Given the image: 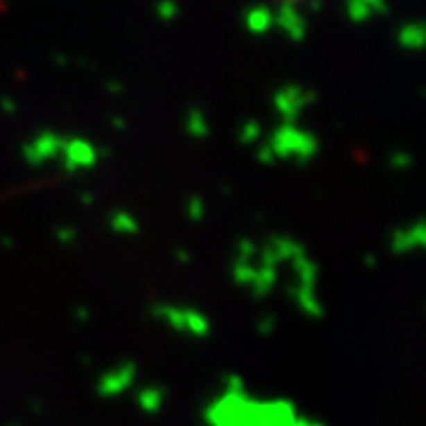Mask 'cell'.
Here are the masks:
<instances>
[{
	"label": "cell",
	"mask_w": 426,
	"mask_h": 426,
	"mask_svg": "<svg viewBox=\"0 0 426 426\" xmlns=\"http://www.w3.org/2000/svg\"><path fill=\"white\" fill-rule=\"evenodd\" d=\"M386 10V0H348V15L353 22H367Z\"/></svg>",
	"instance_id": "cell-1"
},
{
	"label": "cell",
	"mask_w": 426,
	"mask_h": 426,
	"mask_svg": "<svg viewBox=\"0 0 426 426\" xmlns=\"http://www.w3.org/2000/svg\"><path fill=\"white\" fill-rule=\"evenodd\" d=\"M400 43L405 48H422L426 45V26L424 24H407L400 28Z\"/></svg>",
	"instance_id": "cell-2"
}]
</instances>
